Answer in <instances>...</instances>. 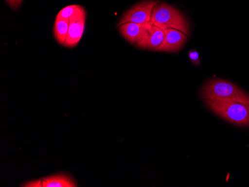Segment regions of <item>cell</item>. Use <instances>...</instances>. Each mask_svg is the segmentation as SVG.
Listing matches in <instances>:
<instances>
[{"instance_id": "obj_8", "label": "cell", "mask_w": 249, "mask_h": 187, "mask_svg": "<svg viewBox=\"0 0 249 187\" xmlns=\"http://www.w3.org/2000/svg\"><path fill=\"white\" fill-rule=\"evenodd\" d=\"M119 29H120L122 36L127 41L129 42L131 44L137 45V43H138L141 35H142L143 25L134 23H126L124 24L120 25Z\"/></svg>"}, {"instance_id": "obj_7", "label": "cell", "mask_w": 249, "mask_h": 187, "mask_svg": "<svg viewBox=\"0 0 249 187\" xmlns=\"http://www.w3.org/2000/svg\"><path fill=\"white\" fill-rule=\"evenodd\" d=\"M86 17L70 22L69 31L64 47L73 48L78 45L84 34Z\"/></svg>"}, {"instance_id": "obj_2", "label": "cell", "mask_w": 249, "mask_h": 187, "mask_svg": "<svg viewBox=\"0 0 249 187\" xmlns=\"http://www.w3.org/2000/svg\"><path fill=\"white\" fill-rule=\"evenodd\" d=\"M213 112L239 126H249V103L205 100Z\"/></svg>"}, {"instance_id": "obj_1", "label": "cell", "mask_w": 249, "mask_h": 187, "mask_svg": "<svg viewBox=\"0 0 249 187\" xmlns=\"http://www.w3.org/2000/svg\"><path fill=\"white\" fill-rule=\"evenodd\" d=\"M205 100L249 103V95L234 84L220 79H211L201 90Z\"/></svg>"}, {"instance_id": "obj_13", "label": "cell", "mask_w": 249, "mask_h": 187, "mask_svg": "<svg viewBox=\"0 0 249 187\" xmlns=\"http://www.w3.org/2000/svg\"><path fill=\"white\" fill-rule=\"evenodd\" d=\"M5 1L9 5L10 8L14 10H17L19 8L23 0H5Z\"/></svg>"}, {"instance_id": "obj_3", "label": "cell", "mask_w": 249, "mask_h": 187, "mask_svg": "<svg viewBox=\"0 0 249 187\" xmlns=\"http://www.w3.org/2000/svg\"><path fill=\"white\" fill-rule=\"evenodd\" d=\"M151 23L163 30L177 29L188 36L189 24L184 15L172 5L158 3L152 11Z\"/></svg>"}, {"instance_id": "obj_9", "label": "cell", "mask_w": 249, "mask_h": 187, "mask_svg": "<svg viewBox=\"0 0 249 187\" xmlns=\"http://www.w3.org/2000/svg\"><path fill=\"white\" fill-rule=\"evenodd\" d=\"M71 176L65 174H54L42 178V187H77Z\"/></svg>"}, {"instance_id": "obj_14", "label": "cell", "mask_w": 249, "mask_h": 187, "mask_svg": "<svg viewBox=\"0 0 249 187\" xmlns=\"http://www.w3.org/2000/svg\"><path fill=\"white\" fill-rule=\"evenodd\" d=\"M21 187H42V179L36 180V181H29L25 183Z\"/></svg>"}, {"instance_id": "obj_12", "label": "cell", "mask_w": 249, "mask_h": 187, "mask_svg": "<svg viewBox=\"0 0 249 187\" xmlns=\"http://www.w3.org/2000/svg\"><path fill=\"white\" fill-rule=\"evenodd\" d=\"M188 55L189 58H190V61L194 65H199L200 58L198 51H196V50H191V51H189Z\"/></svg>"}, {"instance_id": "obj_11", "label": "cell", "mask_w": 249, "mask_h": 187, "mask_svg": "<svg viewBox=\"0 0 249 187\" xmlns=\"http://www.w3.org/2000/svg\"><path fill=\"white\" fill-rule=\"evenodd\" d=\"M69 19L56 18L54 26V35L56 41L61 45L64 46L69 31Z\"/></svg>"}, {"instance_id": "obj_6", "label": "cell", "mask_w": 249, "mask_h": 187, "mask_svg": "<svg viewBox=\"0 0 249 187\" xmlns=\"http://www.w3.org/2000/svg\"><path fill=\"white\" fill-rule=\"evenodd\" d=\"M187 40V35L177 29L165 30V37L161 45L156 51L176 52L184 47Z\"/></svg>"}, {"instance_id": "obj_4", "label": "cell", "mask_w": 249, "mask_h": 187, "mask_svg": "<svg viewBox=\"0 0 249 187\" xmlns=\"http://www.w3.org/2000/svg\"><path fill=\"white\" fill-rule=\"evenodd\" d=\"M159 3L156 0H147L140 2L130 8L120 19L119 26L126 23L144 25L149 23L152 18V11Z\"/></svg>"}, {"instance_id": "obj_10", "label": "cell", "mask_w": 249, "mask_h": 187, "mask_svg": "<svg viewBox=\"0 0 249 187\" xmlns=\"http://www.w3.org/2000/svg\"><path fill=\"white\" fill-rule=\"evenodd\" d=\"M85 17H86V11L84 7L78 5H71L62 8L58 12L56 18L69 19L70 22H71Z\"/></svg>"}, {"instance_id": "obj_5", "label": "cell", "mask_w": 249, "mask_h": 187, "mask_svg": "<svg viewBox=\"0 0 249 187\" xmlns=\"http://www.w3.org/2000/svg\"><path fill=\"white\" fill-rule=\"evenodd\" d=\"M165 31L149 22L143 25L142 35L136 46L143 50L156 51L163 43Z\"/></svg>"}]
</instances>
